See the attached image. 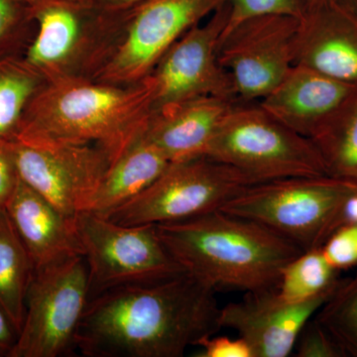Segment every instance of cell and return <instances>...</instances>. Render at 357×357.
I'll return each instance as SVG.
<instances>
[{"mask_svg": "<svg viewBox=\"0 0 357 357\" xmlns=\"http://www.w3.org/2000/svg\"><path fill=\"white\" fill-rule=\"evenodd\" d=\"M210 286L188 273L91 298L75 338L88 357H181L222 328Z\"/></svg>", "mask_w": 357, "mask_h": 357, "instance_id": "6da1fadb", "label": "cell"}, {"mask_svg": "<svg viewBox=\"0 0 357 357\" xmlns=\"http://www.w3.org/2000/svg\"><path fill=\"white\" fill-rule=\"evenodd\" d=\"M152 84L121 86L91 79L47 83L26 109L17 141L25 144H93L112 164L146 128Z\"/></svg>", "mask_w": 357, "mask_h": 357, "instance_id": "7a4b0ae2", "label": "cell"}, {"mask_svg": "<svg viewBox=\"0 0 357 357\" xmlns=\"http://www.w3.org/2000/svg\"><path fill=\"white\" fill-rule=\"evenodd\" d=\"M155 227L185 273L215 291L276 289L283 268L304 251L259 223L222 211Z\"/></svg>", "mask_w": 357, "mask_h": 357, "instance_id": "3957f363", "label": "cell"}, {"mask_svg": "<svg viewBox=\"0 0 357 357\" xmlns=\"http://www.w3.org/2000/svg\"><path fill=\"white\" fill-rule=\"evenodd\" d=\"M227 0H143L107 13V37L91 79L130 86L144 81L176 41Z\"/></svg>", "mask_w": 357, "mask_h": 357, "instance_id": "277c9868", "label": "cell"}, {"mask_svg": "<svg viewBox=\"0 0 357 357\" xmlns=\"http://www.w3.org/2000/svg\"><path fill=\"white\" fill-rule=\"evenodd\" d=\"M356 183L330 175L292 177L250 185L218 211L252 220L297 244L321 248L335 229Z\"/></svg>", "mask_w": 357, "mask_h": 357, "instance_id": "5b68a950", "label": "cell"}, {"mask_svg": "<svg viewBox=\"0 0 357 357\" xmlns=\"http://www.w3.org/2000/svg\"><path fill=\"white\" fill-rule=\"evenodd\" d=\"M206 156L234 167L255 183L328 175L314 142L277 121L259 103H236Z\"/></svg>", "mask_w": 357, "mask_h": 357, "instance_id": "8992f818", "label": "cell"}, {"mask_svg": "<svg viewBox=\"0 0 357 357\" xmlns=\"http://www.w3.org/2000/svg\"><path fill=\"white\" fill-rule=\"evenodd\" d=\"M255 184L245 174L211 157L172 162L153 184L107 218L123 225L189 220L220 210Z\"/></svg>", "mask_w": 357, "mask_h": 357, "instance_id": "52a82bcc", "label": "cell"}, {"mask_svg": "<svg viewBox=\"0 0 357 357\" xmlns=\"http://www.w3.org/2000/svg\"><path fill=\"white\" fill-rule=\"evenodd\" d=\"M74 223L88 266L91 298L109 289L185 273L155 225H119L89 211L79 213Z\"/></svg>", "mask_w": 357, "mask_h": 357, "instance_id": "ba28073f", "label": "cell"}, {"mask_svg": "<svg viewBox=\"0 0 357 357\" xmlns=\"http://www.w3.org/2000/svg\"><path fill=\"white\" fill-rule=\"evenodd\" d=\"M91 299L83 255L34 270L24 321L10 357H59L75 349V338Z\"/></svg>", "mask_w": 357, "mask_h": 357, "instance_id": "9c48e42d", "label": "cell"}, {"mask_svg": "<svg viewBox=\"0 0 357 357\" xmlns=\"http://www.w3.org/2000/svg\"><path fill=\"white\" fill-rule=\"evenodd\" d=\"M229 14L227 1L185 32L160 59L147 77L153 93L152 114L206 96L238 102L218 56Z\"/></svg>", "mask_w": 357, "mask_h": 357, "instance_id": "30bf717a", "label": "cell"}, {"mask_svg": "<svg viewBox=\"0 0 357 357\" xmlns=\"http://www.w3.org/2000/svg\"><path fill=\"white\" fill-rule=\"evenodd\" d=\"M37 29L24 57L47 83L89 79L107 36V13L49 1L33 7Z\"/></svg>", "mask_w": 357, "mask_h": 357, "instance_id": "8fae6325", "label": "cell"}, {"mask_svg": "<svg viewBox=\"0 0 357 357\" xmlns=\"http://www.w3.org/2000/svg\"><path fill=\"white\" fill-rule=\"evenodd\" d=\"M299 24V20L290 16H259L220 37L218 60L239 102L261 100L293 67Z\"/></svg>", "mask_w": 357, "mask_h": 357, "instance_id": "7c38bea8", "label": "cell"}, {"mask_svg": "<svg viewBox=\"0 0 357 357\" xmlns=\"http://www.w3.org/2000/svg\"><path fill=\"white\" fill-rule=\"evenodd\" d=\"M21 181L74 220L89 203L112 165L109 154L93 144L10 143Z\"/></svg>", "mask_w": 357, "mask_h": 357, "instance_id": "4fadbf2b", "label": "cell"}, {"mask_svg": "<svg viewBox=\"0 0 357 357\" xmlns=\"http://www.w3.org/2000/svg\"><path fill=\"white\" fill-rule=\"evenodd\" d=\"M332 295L290 303L282 299L276 289L246 293L243 300L220 309V326L236 331L253 357H287L304 326Z\"/></svg>", "mask_w": 357, "mask_h": 357, "instance_id": "5bb4252c", "label": "cell"}, {"mask_svg": "<svg viewBox=\"0 0 357 357\" xmlns=\"http://www.w3.org/2000/svg\"><path fill=\"white\" fill-rule=\"evenodd\" d=\"M294 65L357 86V20L333 0L312 4L300 20Z\"/></svg>", "mask_w": 357, "mask_h": 357, "instance_id": "9a60e30c", "label": "cell"}, {"mask_svg": "<svg viewBox=\"0 0 357 357\" xmlns=\"http://www.w3.org/2000/svg\"><path fill=\"white\" fill-rule=\"evenodd\" d=\"M356 89V84L294 65L258 103L284 126L312 139Z\"/></svg>", "mask_w": 357, "mask_h": 357, "instance_id": "2e32d148", "label": "cell"}, {"mask_svg": "<svg viewBox=\"0 0 357 357\" xmlns=\"http://www.w3.org/2000/svg\"><path fill=\"white\" fill-rule=\"evenodd\" d=\"M6 211L35 269L83 255L74 220L23 181H18Z\"/></svg>", "mask_w": 357, "mask_h": 357, "instance_id": "e0dca14e", "label": "cell"}, {"mask_svg": "<svg viewBox=\"0 0 357 357\" xmlns=\"http://www.w3.org/2000/svg\"><path fill=\"white\" fill-rule=\"evenodd\" d=\"M236 100L206 96L152 114L142 136L169 161L206 156Z\"/></svg>", "mask_w": 357, "mask_h": 357, "instance_id": "ac0fdd59", "label": "cell"}, {"mask_svg": "<svg viewBox=\"0 0 357 357\" xmlns=\"http://www.w3.org/2000/svg\"><path fill=\"white\" fill-rule=\"evenodd\" d=\"M170 163L141 134L107 169L86 211L109 217L153 184Z\"/></svg>", "mask_w": 357, "mask_h": 357, "instance_id": "d6986e66", "label": "cell"}, {"mask_svg": "<svg viewBox=\"0 0 357 357\" xmlns=\"http://www.w3.org/2000/svg\"><path fill=\"white\" fill-rule=\"evenodd\" d=\"M34 270L6 208H0V309L11 319L18 335L24 321L26 295Z\"/></svg>", "mask_w": 357, "mask_h": 357, "instance_id": "ffe728a7", "label": "cell"}, {"mask_svg": "<svg viewBox=\"0 0 357 357\" xmlns=\"http://www.w3.org/2000/svg\"><path fill=\"white\" fill-rule=\"evenodd\" d=\"M46 84L23 56L0 58V142L17 141L26 109Z\"/></svg>", "mask_w": 357, "mask_h": 357, "instance_id": "44dd1931", "label": "cell"}, {"mask_svg": "<svg viewBox=\"0 0 357 357\" xmlns=\"http://www.w3.org/2000/svg\"><path fill=\"white\" fill-rule=\"evenodd\" d=\"M311 140L328 175L357 184V89Z\"/></svg>", "mask_w": 357, "mask_h": 357, "instance_id": "7402d4cb", "label": "cell"}, {"mask_svg": "<svg viewBox=\"0 0 357 357\" xmlns=\"http://www.w3.org/2000/svg\"><path fill=\"white\" fill-rule=\"evenodd\" d=\"M321 248L303 251L282 270L276 291L282 299L302 303L332 295L342 279Z\"/></svg>", "mask_w": 357, "mask_h": 357, "instance_id": "603a6c76", "label": "cell"}, {"mask_svg": "<svg viewBox=\"0 0 357 357\" xmlns=\"http://www.w3.org/2000/svg\"><path fill=\"white\" fill-rule=\"evenodd\" d=\"M314 318L337 340L345 356L357 357V271L340 280Z\"/></svg>", "mask_w": 357, "mask_h": 357, "instance_id": "cb8c5ba5", "label": "cell"}, {"mask_svg": "<svg viewBox=\"0 0 357 357\" xmlns=\"http://www.w3.org/2000/svg\"><path fill=\"white\" fill-rule=\"evenodd\" d=\"M36 29L31 6L23 0H0V58L24 55Z\"/></svg>", "mask_w": 357, "mask_h": 357, "instance_id": "d4e9b609", "label": "cell"}, {"mask_svg": "<svg viewBox=\"0 0 357 357\" xmlns=\"http://www.w3.org/2000/svg\"><path fill=\"white\" fill-rule=\"evenodd\" d=\"M227 3L229 20L222 35L243 21L259 16H290L301 20L312 6L311 0H227Z\"/></svg>", "mask_w": 357, "mask_h": 357, "instance_id": "484cf974", "label": "cell"}, {"mask_svg": "<svg viewBox=\"0 0 357 357\" xmlns=\"http://www.w3.org/2000/svg\"><path fill=\"white\" fill-rule=\"evenodd\" d=\"M321 249L337 271L357 267V225L338 227L326 239Z\"/></svg>", "mask_w": 357, "mask_h": 357, "instance_id": "4316f807", "label": "cell"}, {"mask_svg": "<svg viewBox=\"0 0 357 357\" xmlns=\"http://www.w3.org/2000/svg\"><path fill=\"white\" fill-rule=\"evenodd\" d=\"M295 349L298 357H347L337 340L314 318L303 328Z\"/></svg>", "mask_w": 357, "mask_h": 357, "instance_id": "83f0119b", "label": "cell"}, {"mask_svg": "<svg viewBox=\"0 0 357 357\" xmlns=\"http://www.w3.org/2000/svg\"><path fill=\"white\" fill-rule=\"evenodd\" d=\"M196 347L202 349L199 357H253L252 351L245 340L241 337L230 338L227 337H204Z\"/></svg>", "mask_w": 357, "mask_h": 357, "instance_id": "f1b7e54d", "label": "cell"}, {"mask_svg": "<svg viewBox=\"0 0 357 357\" xmlns=\"http://www.w3.org/2000/svg\"><path fill=\"white\" fill-rule=\"evenodd\" d=\"M10 143L0 142V208H6L20 181Z\"/></svg>", "mask_w": 357, "mask_h": 357, "instance_id": "f546056e", "label": "cell"}, {"mask_svg": "<svg viewBox=\"0 0 357 357\" xmlns=\"http://www.w3.org/2000/svg\"><path fill=\"white\" fill-rule=\"evenodd\" d=\"M17 338L15 326L3 310L0 309V357H10Z\"/></svg>", "mask_w": 357, "mask_h": 357, "instance_id": "4dcf8cb0", "label": "cell"}, {"mask_svg": "<svg viewBox=\"0 0 357 357\" xmlns=\"http://www.w3.org/2000/svg\"><path fill=\"white\" fill-rule=\"evenodd\" d=\"M347 225H357V190L351 192L342 204L335 220L333 231L338 227Z\"/></svg>", "mask_w": 357, "mask_h": 357, "instance_id": "1f68e13d", "label": "cell"}, {"mask_svg": "<svg viewBox=\"0 0 357 357\" xmlns=\"http://www.w3.org/2000/svg\"><path fill=\"white\" fill-rule=\"evenodd\" d=\"M141 1L143 0H91V6L103 13H119Z\"/></svg>", "mask_w": 357, "mask_h": 357, "instance_id": "d6a6232c", "label": "cell"}, {"mask_svg": "<svg viewBox=\"0 0 357 357\" xmlns=\"http://www.w3.org/2000/svg\"><path fill=\"white\" fill-rule=\"evenodd\" d=\"M338 7L357 20V0H333Z\"/></svg>", "mask_w": 357, "mask_h": 357, "instance_id": "836d02e7", "label": "cell"}, {"mask_svg": "<svg viewBox=\"0 0 357 357\" xmlns=\"http://www.w3.org/2000/svg\"><path fill=\"white\" fill-rule=\"evenodd\" d=\"M54 1L64 2V3L77 6H93L91 0H54Z\"/></svg>", "mask_w": 357, "mask_h": 357, "instance_id": "e575fe53", "label": "cell"}, {"mask_svg": "<svg viewBox=\"0 0 357 357\" xmlns=\"http://www.w3.org/2000/svg\"><path fill=\"white\" fill-rule=\"evenodd\" d=\"M23 1H25L26 3L29 4L32 7H37L46 3V2L54 1V0H23Z\"/></svg>", "mask_w": 357, "mask_h": 357, "instance_id": "d590c367", "label": "cell"}, {"mask_svg": "<svg viewBox=\"0 0 357 357\" xmlns=\"http://www.w3.org/2000/svg\"><path fill=\"white\" fill-rule=\"evenodd\" d=\"M328 1V0H311V4L319 3V2Z\"/></svg>", "mask_w": 357, "mask_h": 357, "instance_id": "8d00e7d4", "label": "cell"}]
</instances>
